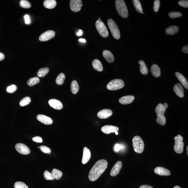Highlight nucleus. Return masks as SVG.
I'll return each mask as SVG.
<instances>
[{
    "instance_id": "f257e3e1",
    "label": "nucleus",
    "mask_w": 188,
    "mask_h": 188,
    "mask_svg": "<svg viewBox=\"0 0 188 188\" xmlns=\"http://www.w3.org/2000/svg\"><path fill=\"white\" fill-rule=\"evenodd\" d=\"M107 166V162L105 160H101L96 162L89 172V180L92 182L97 180L105 171Z\"/></svg>"
},
{
    "instance_id": "f03ea898",
    "label": "nucleus",
    "mask_w": 188,
    "mask_h": 188,
    "mask_svg": "<svg viewBox=\"0 0 188 188\" xmlns=\"http://www.w3.org/2000/svg\"><path fill=\"white\" fill-rule=\"evenodd\" d=\"M157 118L156 121L157 123L161 125H164L166 123V119L165 116V113L166 111L163 105L161 103L156 106L155 110Z\"/></svg>"
},
{
    "instance_id": "7ed1b4c3",
    "label": "nucleus",
    "mask_w": 188,
    "mask_h": 188,
    "mask_svg": "<svg viewBox=\"0 0 188 188\" xmlns=\"http://www.w3.org/2000/svg\"><path fill=\"white\" fill-rule=\"evenodd\" d=\"M115 4L117 11L120 16L124 18H127L129 15L128 11L125 1L116 0Z\"/></svg>"
},
{
    "instance_id": "20e7f679",
    "label": "nucleus",
    "mask_w": 188,
    "mask_h": 188,
    "mask_svg": "<svg viewBox=\"0 0 188 188\" xmlns=\"http://www.w3.org/2000/svg\"><path fill=\"white\" fill-rule=\"evenodd\" d=\"M132 144L134 151L136 153H142L144 150V143L141 138L139 136H136L132 139Z\"/></svg>"
},
{
    "instance_id": "39448f33",
    "label": "nucleus",
    "mask_w": 188,
    "mask_h": 188,
    "mask_svg": "<svg viewBox=\"0 0 188 188\" xmlns=\"http://www.w3.org/2000/svg\"><path fill=\"white\" fill-rule=\"evenodd\" d=\"M175 144L174 147V151L177 154H182L183 152L184 143L183 142V138L180 135H177L174 137Z\"/></svg>"
},
{
    "instance_id": "423d86ee",
    "label": "nucleus",
    "mask_w": 188,
    "mask_h": 188,
    "mask_svg": "<svg viewBox=\"0 0 188 188\" xmlns=\"http://www.w3.org/2000/svg\"><path fill=\"white\" fill-rule=\"evenodd\" d=\"M108 25L112 33V35L115 39L120 38L121 34L119 29L116 23L112 19H109L107 21Z\"/></svg>"
},
{
    "instance_id": "0eeeda50",
    "label": "nucleus",
    "mask_w": 188,
    "mask_h": 188,
    "mask_svg": "<svg viewBox=\"0 0 188 188\" xmlns=\"http://www.w3.org/2000/svg\"><path fill=\"white\" fill-rule=\"evenodd\" d=\"M125 86L123 80L121 79H114L108 83L107 88L109 90H116L121 89Z\"/></svg>"
},
{
    "instance_id": "6e6552de",
    "label": "nucleus",
    "mask_w": 188,
    "mask_h": 188,
    "mask_svg": "<svg viewBox=\"0 0 188 188\" xmlns=\"http://www.w3.org/2000/svg\"><path fill=\"white\" fill-rule=\"evenodd\" d=\"M96 30L102 37L107 38L108 37L109 33L104 23L101 20H98L96 22Z\"/></svg>"
},
{
    "instance_id": "1a4fd4ad",
    "label": "nucleus",
    "mask_w": 188,
    "mask_h": 188,
    "mask_svg": "<svg viewBox=\"0 0 188 188\" xmlns=\"http://www.w3.org/2000/svg\"><path fill=\"white\" fill-rule=\"evenodd\" d=\"M54 31L49 30L41 34L39 38V40L41 42H46L54 38L55 36Z\"/></svg>"
},
{
    "instance_id": "9d476101",
    "label": "nucleus",
    "mask_w": 188,
    "mask_h": 188,
    "mask_svg": "<svg viewBox=\"0 0 188 188\" xmlns=\"http://www.w3.org/2000/svg\"><path fill=\"white\" fill-rule=\"evenodd\" d=\"M83 6L81 0H71L70 6L72 11L77 12L80 11L82 7Z\"/></svg>"
},
{
    "instance_id": "9b49d317",
    "label": "nucleus",
    "mask_w": 188,
    "mask_h": 188,
    "mask_svg": "<svg viewBox=\"0 0 188 188\" xmlns=\"http://www.w3.org/2000/svg\"><path fill=\"white\" fill-rule=\"evenodd\" d=\"M15 148L17 151L22 154L27 155L30 152V150L28 147L21 143L17 144L15 145Z\"/></svg>"
},
{
    "instance_id": "f8f14e48",
    "label": "nucleus",
    "mask_w": 188,
    "mask_h": 188,
    "mask_svg": "<svg viewBox=\"0 0 188 188\" xmlns=\"http://www.w3.org/2000/svg\"><path fill=\"white\" fill-rule=\"evenodd\" d=\"M122 163L121 161H118L115 164L110 172V175L114 177L119 173L122 168Z\"/></svg>"
},
{
    "instance_id": "ddd939ff",
    "label": "nucleus",
    "mask_w": 188,
    "mask_h": 188,
    "mask_svg": "<svg viewBox=\"0 0 188 188\" xmlns=\"http://www.w3.org/2000/svg\"><path fill=\"white\" fill-rule=\"evenodd\" d=\"M118 130L119 128L118 127L110 125L104 126L101 128L102 132L106 134L115 133V132H118Z\"/></svg>"
},
{
    "instance_id": "4468645a",
    "label": "nucleus",
    "mask_w": 188,
    "mask_h": 188,
    "mask_svg": "<svg viewBox=\"0 0 188 188\" xmlns=\"http://www.w3.org/2000/svg\"><path fill=\"white\" fill-rule=\"evenodd\" d=\"M113 114V112L111 110L105 109L100 111L98 113L97 116L101 119H106L111 116Z\"/></svg>"
},
{
    "instance_id": "2eb2a0df",
    "label": "nucleus",
    "mask_w": 188,
    "mask_h": 188,
    "mask_svg": "<svg viewBox=\"0 0 188 188\" xmlns=\"http://www.w3.org/2000/svg\"><path fill=\"white\" fill-rule=\"evenodd\" d=\"M38 120L46 125H51L53 123L52 119L49 117L42 114H39L37 116Z\"/></svg>"
},
{
    "instance_id": "dca6fc26",
    "label": "nucleus",
    "mask_w": 188,
    "mask_h": 188,
    "mask_svg": "<svg viewBox=\"0 0 188 188\" xmlns=\"http://www.w3.org/2000/svg\"><path fill=\"white\" fill-rule=\"evenodd\" d=\"M155 173L160 176H169L171 175L169 170L163 167H158L155 168L154 170Z\"/></svg>"
},
{
    "instance_id": "f3484780",
    "label": "nucleus",
    "mask_w": 188,
    "mask_h": 188,
    "mask_svg": "<svg viewBox=\"0 0 188 188\" xmlns=\"http://www.w3.org/2000/svg\"><path fill=\"white\" fill-rule=\"evenodd\" d=\"M50 106L56 110L61 109L63 108V105L60 101L56 99H51L49 101Z\"/></svg>"
},
{
    "instance_id": "a211bd4d",
    "label": "nucleus",
    "mask_w": 188,
    "mask_h": 188,
    "mask_svg": "<svg viewBox=\"0 0 188 188\" xmlns=\"http://www.w3.org/2000/svg\"><path fill=\"white\" fill-rule=\"evenodd\" d=\"M91 153L90 150L87 147H85L83 149V156L82 158V163L86 164L89 161L91 158Z\"/></svg>"
},
{
    "instance_id": "6ab92c4d",
    "label": "nucleus",
    "mask_w": 188,
    "mask_h": 188,
    "mask_svg": "<svg viewBox=\"0 0 188 188\" xmlns=\"http://www.w3.org/2000/svg\"><path fill=\"white\" fill-rule=\"evenodd\" d=\"M174 90L177 95L180 98H183L184 96V91L182 85L180 83L176 84L174 87Z\"/></svg>"
},
{
    "instance_id": "aec40b11",
    "label": "nucleus",
    "mask_w": 188,
    "mask_h": 188,
    "mask_svg": "<svg viewBox=\"0 0 188 188\" xmlns=\"http://www.w3.org/2000/svg\"><path fill=\"white\" fill-rule=\"evenodd\" d=\"M134 99L133 96H122L119 100L120 103L123 105H127L132 103Z\"/></svg>"
},
{
    "instance_id": "412c9836",
    "label": "nucleus",
    "mask_w": 188,
    "mask_h": 188,
    "mask_svg": "<svg viewBox=\"0 0 188 188\" xmlns=\"http://www.w3.org/2000/svg\"><path fill=\"white\" fill-rule=\"evenodd\" d=\"M175 75L178 79V80L182 84V85L185 87V88L188 89V82L187 79H186L185 77L183 75H182V74L179 73V72H176L175 73Z\"/></svg>"
},
{
    "instance_id": "4be33fe9",
    "label": "nucleus",
    "mask_w": 188,
    "mask_h": 188,
    "mask_svg": "<svg viewBox=\"0 0 188 188\" xmlns=\"http://www.w3.org/2000/svg\"><path fill=\"white\" fill-rule=\"evenodd\" d=\"M151 71L153 76L156 78H158L161 75V70L158 65L156 64H153L152 66Z\"/></svg>"
},
{
    "instance_id": "5701e85b",
    "label": "nucleus",
    "mask_w": 188,
    "mask_h": 188,
    "mask_svg": "<svg viewBox=\"0 0 188 188\" xmlns=\"http://www.w3.org/2000/svg\"><path fill=\"white\" fill-rule=\"evenodd\" d=\"M103 54L106 61L109 63H112L114 61L115 59L113 55L108 50L103 51Z\"/></svg>"
},
{
    "instance_id": "b1692460",
    "label": "nucleus",
    "mask_w": 188,
    "mask_h": 188,
    "mask_svg": "<svg viewBox=\"0 0 188 188\" xmlns=\"http://www.w3.org/2000/svg\"><path fill=\"white\" fill-rule=\"evenodd\" d=\"M57 3L55 0H45L43 2L44 7L48 9H52L56 7Z\"/></svg>"
},
{
    "instance_id": "393cba45",
    "label": "nucleus",
    "mask_w": 188,
    "mask_h": 188,
    "mask_svg": "<svg viewBox=\"0 0 188 188\" xmlns=\"http://www.w3.org/2000/svg\"><path fill=\"white\" fill-rule=\"evenodd\" d=\"M179 30V28L177 26L172 25L166 29L165 32L167 34L173 35L176 34Z\"/></svg>"
},
{
    "instance_id": "a878e982",
    "label": "nucleus",
    "mask_w": 188,
    "mask_h": 188,
    "mask_svg": "<svg viewBox=\"0 0 188 188\" xmlns=\"http://www.w3.org/2000/svg\"><path fill=\"white\" fill-rule=\"evenodd\" d=\"M92 65L94 70L98 72H102L103 70V65L101 62L98 59H94L93 60Z\"/></svg>"
},
{
    "instance_id": "bb28decb",
    "label": "nucleus",
    "mask_w": 188,
    "mask_h": 188,
    "mask_svg": "<svg viewBox=\"0 0 188 188\" xmlns=\"http://www.w3.org/2000/svg\"><path fill=\"white\" fill-rule=\"evenodd\" d=\"M138 63L140 65V73L144 75H147L148 73V70L147 66L144 61L143 60H140L139 61Z\"/></svg>"
},
{
    "instance_id": "cd10ccee",
    "label": "nucleus",
    "mask_w": 188,
    "mask_h": 188,
    "mask_svg": "<svg viewBox=\"0 0 188 188\" xmlns=\"http://www.w3.org/2000/svg\"><path fill=\"white\" fill-rule=\"evenodd\" d=\"M80 89L79 84L76 80H74L71 84V91L73 94H76Z\"/></svg>"
},
{
    "instance_id": "c85d7f7f",
    "label": "nucleus",
    "mask_w": 188,
    "mask_h": 188,
    "mask_svg": "<svg viewBox=\"0 0 188 188\" xmlns=\"http://www.w3.org/2000/svg\"><path fill=\"white\" fill-rule=\"evenodd\" d=\"M132 2L136 11L139 13L144 14L143 12V10L140 1L139 0H133Z\"/></svg>"
},
{
    "instance_id": "c756f323",
    "label": "nucleus",
    "mask_w": 188,
    "mask_h": 188,
    "mask_svg": "<svg viewBox=\"0 0 188 188\" xmlns=\"http://www.w3.org/2000/svg\"><path fill=\"white\" fill-rule=\"evenodd\" d=\"M40 79L38 77H35L33 78H31L28 81L27 85L30 87H33L34 85H36V84L39 83L40 82Z\"/></svg>"
},
{
    "instance_id": "7c9ffc66",
    "label": "nucleus",
    "mask_w": 188,
    "mask_h": 188,
    "mask_svg": "<svg viewBox=\"0 0 188 188\" xmlns=\"http://www.w3.org/2000/svg\"><path fill=\"white\" fill-rule=\"evenodd\" d=\"M51 174H52L53 178L56 180H58V179L61 178L62 175H63V173L61 171L56 169H53L52 171Z\"/></svg>"
},
{
    "instance_id": "2f4dec72",
    "label": "nucleus",
    "mask_w": 188,
    "mask_h": 188,
    "mask_svg": "<svg viewBox=\"0 0 188 188\" xmlns=\"http://www.w3.org/2000/svg\"><path fill=\"white\" fill-rule=\"evenodd\" d=\"M49 71V69L48 67L45 68H41L39 70L37 73V75L39 77H44Z\"/></svg>"
},
{
    "instance_id": "473e14b6",
    "label": "nucleus",
    "mask_w": 188,
    "mask_h": 188,
    "mask_svg": "<svg viewBox=\"0 0 188 188\" xmlns=\"http://www.w3.org/2000/svg\"><path fill=\"white\" fill-rule=\"evenodd\" d=\"M65 79V75L63 73L59 75L56 80V83L58 85H60L63 84Z\"/></svg>"
},
{
    "instance_id": "72a5a7b5",
    "label": "nucleus",
    "mask_w": 188,
    "mask_h": 188,
    "mask_svg": "<svg viewBox=\"0 0 188 188\" xmlns=\"http://www.w3.org/2000/svg\"><path fill=\"white\" fill-rule=\"evenodd\" d=\"M20 5L22 8H29L32 6L31 3L27 0H21L20 1Z\"/></svg>"
},
{
    "instance_id": "f704fd0d",
    "label": "nucleus",
    "mask_w": 188,
    "mask_h": 188,
    "mask_svg": "<svg viewBox=\"0 0 188 188\" xmlns=\"http://www.w3.org/2000/svg\"><path fill=\"white\" fill-rule=\"evenodd\" d=\"M31 101V98L27 96L22 99L20 101V105L21 106H24L28 105L30 103Z\"/></svg>"
},
{
    "instance_id": "c9c22d12",
    "label": "nucleus",
    "mask_w": 188,
    "mask_h": 188,
    "mask_svg": "<svg viewBox=\"0 0 188 188\" xmlns=\"http://www.w3.org/2000/svg\"><path fill=\"white\" fill-rule=\"evenodd\" d=\"M169 16L172 19H174L182 17V14L179 12H171L169 13Z\"/></svg>"
},
{
    "instance_id": "e433bc0d",
    "label": "nucleus",
    "mask_w": 188,
    "mask_h": 188,
    "mask_svg": "<svg viewBox=\"0 0 188 188\" xmlns=\"http://www.w3.org/2000/svg\"><path fill=\"white\" fill-rule=\"evenodd\" d=\"M44 177L46 180H53L54 178H53L52 174L48 171H45L44 173Z\"/></svg>"
},
{
    "instance_id": "4c0bfd02",
    "label": "nucleus",
    "mask_w": 188,
    "mask_h": 188,
    "mask_svg": "<svg viewBox=\"0 0 188 188\" xmlns=\"http://www.w3.org/2000/svg\"><path fill=\"white\" fill-rule=\"evenodd\" d=\"M17 89V87L16 85L12 84L11 85L8 86L7 87L6 91L9 93H13L15 92Z\"/></svg>"
},
{
    "instance_id": "58836bf2",
    "label": "nucleus",
    "mask_w": 188,
    "mask_h": 188,
    "mask_svg": "<svg viewBox=\"0 0 188 188\" xmlns=\"http://www.w3.org/2000/svg\"><path fill=\"white\" fill-rule=\"evenodd\" d=\"M14 188H28L25 183L21 182H15L14 185Z\"/></svg>"
},
{
    "instance_id": "ea45409f",
    "label": "nucleus",
    "mask_w": 188,
    "mask_h": 188,
    "mask_svg": "<svg viewBox=\"0 0 188 188\" xmlns=\"http://www.w3.org/2000/svg\"><path fill=\"white\" fill-rule=\"evenodd\" d=\"M160 2L159 0H156L154 1L153 10L154 12H158L159 9Z\"/></svg>"
},
{
    "instance_id": "a19ab883",
    "label": "nucleus",
    "mask_w": 188,
    "mask_h": 188,
    "mask_svg": "<svg viewBox=\"0 0 188 188\" xmlns=\"http://www.w3.org/2000/svg\"><path fill=\"white\" fill-rule=\"evenodd\" d=\"M40 148L42 152L45 153H50L51 150L48 147L45 146H41L40 147Z\"/></svg>"
},
{
    "instance_id": "79ce46f5",
    "label": "nucleus",
    "mask_w": 188,
    "mask_h": 188,
    "mask_svg": "<svg viewBox=\"0 0 188 188\" xmlns=\"http://www.w3.org/2000/svg\"><path fill=\"white\" fill-rule=\"evenodd\" d=\"M178 4L179 6L185 8H188V1H185V0H182V1H178Z\"/></svg>"
},
{
    "instance_id": "37998d69",
    "label": "nucleus",
    "mask_w": 188,
    "mask_h": 188,
    "mask_svg": "<svg viewBox=\"0 0 188 188\" xmlns=\"http://www.w3.org/2000/svg\"><path fill=\"white\" fill-rule=\"evenodd\" d=\"M32 140L34 142L41 143L43 142V140L42 138L39 137V136H36V137L33 138Z\"/></svg>"
},
{
    "instance_id": "c03bdc74",
    "label": "nucleus",
    "mask_w": 188,
    "mask_h": 188,
    "mask_svg": "<svg viewBox=\"0 0 188 188\" xmlns=\"http://www.w3.org/2000/svg\"><path fill=\"white\" fill-rule=\"evenodd\" d=\"M25 18V23L29 24L30 23V17L28 15H25L24 17Z\"/></svg>"
},
{
    "instance_id": "a18cd8bd",
    "label": "nucleus",
    "mask_w": 188,
    "mask_h": 188,
    "mask_svg": "<svg viewBox=\"0 0 188 188\" xmlns=\"http://www.w3.org/2000/svg\"><path fill=\"white\" fill-rule=\"evenodd\" d=\"M122 148V146L119 144H116L114 147L115 151L118 152Z\"/></svg>"
},
{
    "instance_id": "49530a36",
    "label": "nucleus",
    "mask_w": 188,
    "mask_h": 188,
    "mask_svg": "<svg viewBox=\"0 0 188 188\" xmlns=\"http://www.w3.org/2000/svg\"><path fill=\"white\" fill-rule=\"evenodd\" d=\"M182 50L184 53H188V46L186 45L182 48Z\"/></svg>"
},
{
    "instance_id": "de8ad7c7",
    "label": "nucleus",
    "mask_w": 188,
    "mask_h": 188,
    "mask_svg": "<svg viewBox=\"0 0 188 188\" xmlns=\"http://www.w3.org/2000/svg\"><path fill=\"white\" fill-rule=\"evenodd\" d=\"M139 188H153L152 186L149 185H142Z\"/></svg>"
},
{
    "instance_id": "09e8293b",
    "label": "nucleus",
    "mask_w": 188,
    "mask_h": 188,
    "mask_svg": "<svg viewBox=\"0 0 188 188\" xmlns=\"http://www.w3.org/2000/svg\"><path fill=\"white\" fill-rule=\"evenodd\" d=\"M5 56L2 53L0 52V61H2L4 59Z\"/></svg>"
},
{
    "instance_id": "8fccbe9b",
    "label": "nucleus",
    "mask_w": 188,
    "mask_h": 188,
    "mask_svg": "<svg viewBox=\"0 0 188 188\" xmlns=\"http://www.w3.org/2000/svg\"><path fill=\"white\" fill-rule=\"evenodd\" d=\"M83 34V32L82 30H79L78 32H77V36H81Z\"/></svg>"
},
{
    "instance_id": "3c124183",
    "label": "nucleus",
    "mask_w": 188,
    "mask_h": 188,
    "mask_svg": "<svg viewBox=\"0 0 188 188\" xmlns=\"http://www.w3.org/2000/svg\"><path fill=\"white\" fill-rule=\"evenodd\" d=\"M79 41L80 42H83V43H85L86 42V40L85 39H79Z\"/></svg>"
},
{
    "instance_id": "603ef678",
    "label": "nucleus",
    "mask_w": 188,
    "mask_h": 188,
    "mask_svg": "<svg viewBox=\"0 0 188 188\" xmlns=\"http://www.w3.org/2000/svg\"><path fill=\"white\" fill-rule=\"evenodd\" d=\"M163 106H164L165 109H167L168 108V103H165L164 104Z\"/></svg>"
},
{
    "instance_id": "864d4df0",
    "label": "nucleus",
    "mask_w": 188,
    "mask_h": 188,
    "mask_svg": "<svg viewBox=\"0 0 188 188\" xmlns=\"http://www.w3.org/2000/svg\"><path fill=\"white\" fill-rule=\"evenodd\" d=\"M173 188H181L180 186H174Z\"/></svg>"
},
{
    "instance_id": "5fc2aeb1",
    "label": "nucleus",
    "mask_w": 188,
    "mask_h": 188,
    "mask_svg": "<svg viewBox=\"0 0 188 188\" xmlns=\"http://www.w3.org/2000/svg\"><path fill=\"white\" fill-rule=\"evenodd\" d=\"M186 151H187V156H188V146H187L186 147Z\"/></svg>"
},
{
    "instance_id": "6e6d98bb",
    "label": "nucleus",
    "mask_w": 188,
    "mask_h": 188,
    "mask_svg": "<svg viewBox=\"0 0 188 188\" xmlns=\"http://www.w3.org/2000/svg\"><path fill=\"white\" fill-rule=\"evenodd\" d=\"M115 134H116V135H118V132H115Z\"/></svg>"
},
{
    "instance_id": "4d7b16f0",
    "label": "nucleus",
    "mask_w": 188,
    "mask_h": 188,
    "mask_svg": "<svg viewBox=\"0 0 188 188\" xmlns=\"http://www.w3.org/2000/svg\"><path fill=\"white\" fill-rule=\"evenodd\" d=\"M38 148H40V147H39Z\"/></svg>"
}]
</instances>
